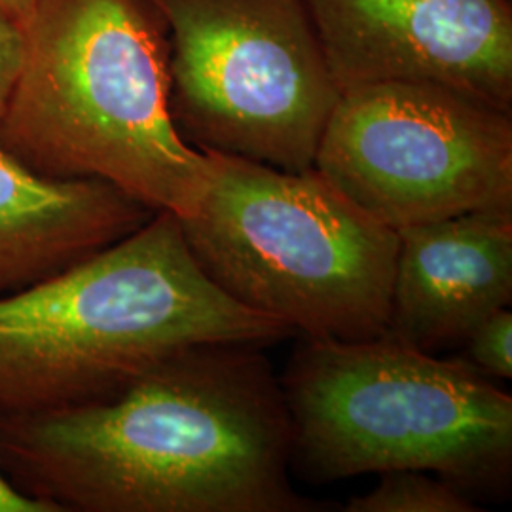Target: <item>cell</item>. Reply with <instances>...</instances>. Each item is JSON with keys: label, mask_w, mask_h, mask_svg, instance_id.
<instances>
[{"label": "cell", "mask_w": 512, "mask_h": 512, "mask_svg": "<svg viewBox=\"0 0 512 512\" xmlns=\"http://www.w3.org/2000/svg\"><path fill=\"white\" fill-rule=\"evenodd\" d=\"M262 348L207 344L97 403L0 418V469L55 512H317Z\"/></svg>", "instance_id": "6da1fadb"}, {"label": "cell", "mask_w": 512, "mask_h": 512, "mask_svg": "<svg viewBox=\"0 0 512 512\" xmlns=\"http://www.w3.org/2000/svg\"><path fill=\"white\" fill-rule=\"evenodd\" d=\"M291 336L222 293L181 219L158 211L73 268L0 296V418L109 399L184 349L266 348Z\"/></svg>", "instance_id": "7a4b0ae2"}, {"label": "cell", "mask_w": 512, "mask_h": 512, "mask_svg": "<svg viewBox=\"0 0 512 512\" xmlns=\"http://www.w3.org/2000/svg\"><path fill=\"white\" fill-rule=\"evenodd\" d=\"M0 143L54 179H101L190 217L211 181L169 107L167 25L152 0H40Z\"/></svg>", "instance_id": "3957f363"}, {"label": "cell", "mask_w": 512, "mask_h": 512, "mask_svg": "<svg viewBox=\"0 0 512 512\" xmlns=\"http://www.w3.org/2000/svg\"><path fill=\"white\" fill-rule=\"evenodd\" d=\"M281 387L291 465L313 482L414 469L467 494L509 486L512 397L463 359L302 336Z\"/></svg>", "instance_id": "277c9868"}, {"label": "cell", "mask_w": 512, "mask_h": 512, "mask_svg": "<svg viewBox=\"0 0 512 512\" xmlns=\"http://www.w3.org/2000/svg\"><path fill=\"white\" fill-rule=\"evenodd\" d=\"M198 209L181 219L203 274L249 310L306 338L384 336L399 234L313 167L285 171L219 152Z\"/></svg>", "instance_id": "5b68a950"}, {"label": "cell", "mask_w": 512, "mask_h": 512, "mask_svg": "<svg viewBox=\"0 0 512 512\" xmlns=\"http://www.w3.org/2000/svg\"><path fill=\"white\" fill-rule=\"evenodd\" d=\"M169 38V107L192 147L306 171L340 88L308 0H152Z\"/></svg>", "instance_id": "8992f818"}, {"label": "cell", "mask_w": 512, "mask_h": 512, "mask_svg": "<svg viewBox=\"0 0 512 512\" xmlns=\"http://www.w3.org/2000/svg\"><path fill=\"white\" fill-rule=\"evenodd\" d=\"M313 169L399 232L476 211L512 213V116L425 82L346 90Z\"/></svg>", "instance_id": "52a82bcc"}, {"label": "cell", "mask_w": 512, "mask_h": 512, "mask_svg": "<svg viewBox=\"0 0 512 512\" xmlns=\"http://www.w3.org/2000/svg\"><path fill=\"white\" fill-rule=\"evenodd\" d=\"M346 92L425 82L512 110V0H308Z\"/></svg>", "instance_id": "ba28073f"}, {"label": "cell", "mask_w": 512, "mask_h": 512, "mask_svg": "<svg viewBox=\"0 0 512 512\" xmlns=\"http://www.w3.org/2000/svg\"><path fill=\"white\" fill-rule=\"evenodd\" d=\"M397 234L385 338L435 353L511 308L512 213H465Z\"/></svg>", "instance_id": "9c48e42d"}, {"label": "cell", "mask_w": 512, "mask_h": 512, "mask_svg": "<svg viewBox=\"0 0 512 512\" xmlns=\"http://www.w3.org/2000/svg\"><path fill=\"white\" fill-rule=\"evenodd\" d=\"M154 213L101 179L40 175L0 143V296L73 268Z\"/></svg>", "instance_id": "30bf717a"}, {"label": "cell", "mask_w": 512, "mask_h": 512, "mask_svg": "<svg viewBox=\"0 0 512 512\" xmlns=\"http://www.w3.org/2000/svg\"><path fill=\"white\" fill-rule=\"evenodd\" d=\"M348 512H476L471 494L427 471L399 469L382 473L378 486L368 494L351 497Z\"/></svg>", "instance_id": "8fae6325"}, {"label": "cell", "mask_w": 512, "mask_h": 512, "mask_svg": "<svg viewBox=\"0 0 512 512\" xmlns=\"http://www.w3.org/2000/svg\"><path fill=\"white\" fill-rule=\"evenodd\" d=\"M463 359L478 372L501 380L512 378V311L497 310L467 338Z\"/></svg>", "instance_id": "7c38bea8"}, {"label": "cell", "mask_w": 512, "mask_h": 512, "mask_svg": "<svg viewBox=\"0 0 512 512\" xmlns=\"http://www.w3.org/2000/svg\"><path fill=\"white\" fill-rule=\"evenodd\" d=\"M25 54L23 31L0 18V116L14 90Z\"/></svg>", "instance_id": "4fadbf2b"}, {"label": "cell", "mask_w": 512, "mask_h": 512, "mask_svg": "<svg viewBox=\"0 0 512 512\" xmlns=\"http://www.w3.org/2000/svg\"><path fill=\"white\" fill-rule=\"evenodd\" d=\"M0 512H55L50 505L21 494L0 469Z\"/></svg>", "instance_id": "5bb4252c"}, {"label": "cell", "mask_w": 512, "mask_h": 512, "mask_svg": "<svg viewBox=\"0 0 512 512\" xmlns=\"http://www.w3.org/2000/svg\"><path fill=\"white\" fill-rule=\"evenodd\" d=\"M38 2L40 0H0V18L23 31L29 19L33 18Z\"/></svg>", "instance_id": "9a60e30c"}]
</instances>
